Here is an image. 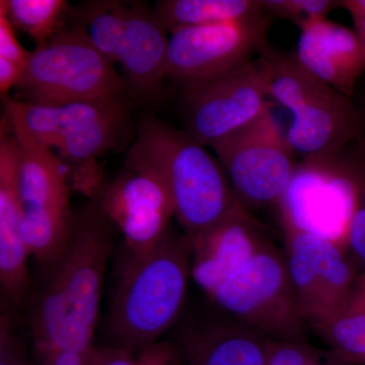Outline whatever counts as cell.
<instances>
[{"mask_svg": "<svg viewBox=\"0 0 365 365\" xmlns=\"http://www.w3.org/2000/svg\"><path fill=\"white\" fill-rule=\"evenodd\" d=\"M116 232L96 199L73 209L66 247L45 266V279L31 314V331L41 355L88 354L93 348Z\"/></svg>", "mask_w": 365, "mask_h": 365, "instance_id": "1", "label": "cell"}, {"mask_svg": "<svg viewBox=\"0 0 365 365\" xmlns=\"http://www.w3.org/2000/svg\"><path fill=\"white\" fill-rule=\"evenodd\" d=\"M124 167L150 173L163 182L174 217L189 239L242 205L220 160L186 132L153 115L138 122Z\"/></svg>", "mask_w": 365, "mask_h": 365, "instance_id": "2", "label": "cell"}, {"mask_svg": "<svg viewBox=\"0 0 365 365\" xmlns=\"http://www.w3.org/2000/svg\"><path fill=\"white\" fill-rule=\"evenodd\" d=\"M129 118L122 97L55 105L6 101L2 119L16 135L56 150L72 191L93 200L106 182L98 158L119 145Z\"/></svg>", "mask_w": 365, "mask_h": 365, "instance_id": "3", "label": "cell"}, {"mask_svg": "<svg viewBox=\"0 0 365 365\" xmlns=\"http://www.w3.org/2000/svg\"><path fill=\"white\" fill-rule=\"evenodd\" d=\"M190 275L191 242L172 227L150 253H127L106 319L115 346L137 354L158 342L181 314Z\"/></svg>", "mask_w": 365, "mask_h": 365, "instance_id": "4", "label": "cell"}, {"mask_svg": "<svg viewBox=\"0 0 365 365\" xmlns=\"http://www.w3.org/2000/svg\"><path fill=\"white\" fill-rule=\"evenodd\" d=\"M261 57L269 68V98L292 113L287 138L294 153L306 162L338 158L365 127L351 98L307 71L295 54L266 46Z\"/></svg>", "mask_w": 365, "mask_h": 365, "instance_id": "5", "label": "cell"}, {"mask_svg": "<svg viewBox=\"0 0 365 365\" xmlns=\"http://www.w3.org/2000/svg\"><path fill=\"white\" fill-rule=\"evenodd\" d=\"M16 88L24 102L51 105L127 97L130 91L85 29L69 23L31 51Z\"/></svg>", "mask_w": 365, "mask_h": 365, "instance_id": "6", "label": "cell"}, {"mask_svg": "<svg viewBox=\"0 0 365 365\" xmlns=\"http://www.w3.org/2000/svg\"><path fill=\"white\" fill-rule=\"evenodd\" d=\"M66 21L83 26L106 58L121 64L129 90L141 97L160 91L169 37L155 9L143 2L86 1L69 7Z\"/></svg>", "mask_w": 365, "mask_h": 365, "instance_id": "7", "label": "cell"}, {"mask_svg": "<svg viewBox=\"0 0 365 365\" xmlns=\"http://www.w3.org/2000/svg\"><path fill=\"white\" fill-rule=\"evenodd\" d=\"M209 299L273 341H304L306 322L287 256L267 244L223 281Z\"/></svg>", "mask_w": 365, "mask_h": 365, "instance_id": "8", "label": "cell"}, {"mask_svg": "<svg viewBox=\"0 0 365 365\" xmlns=\"http://www.w3.org/2000/svg\"><path fill=\"white\" fill-rule=\"evenodd\" d=\"M14 135L19 143L21 232L30 256L47 266L58 258L71 234L73 209L68 175L54 151Z\"/></svg>", "mask_w": 365, "mask_h": 365, "instance_id": "9", "label": "cell"}, {"mask_svg": "<svg viewBox=\"0 0 365 365\" xmlns=\"http://www.w3.org/2000/svg\"><path fill=\"white\" fill-rule=\"evenodd\" d=\"M245 208L278 203L294 176V153L271 109L211 146Z\"/></svg>", "mask_w": 365, "mask_h": 365, "instance_id": "10", "label": "cell"}, {"mask_svg": "<svg viewBox=\"0 0 365 365\" xmlns=\"http://www.w3.org/2000/svg\"><path fill=\"white\" fill-rule=\"evenodd\" d=\"M267 14L247 20L187 26L170 33L165 78L184 90L201 85L248 63L266 45Z\"/></svg>", "mask_w": 365, "mask_h": 365, "instance_id": "11", "label": "cell"}, {"mask_svg": "<svg viewBox=\"0 0 365 365\" xmlns=\"http://www.w3.org/2000/svg\"><path fill=\"white\" fill-rule=\"evenodd\" d=\"M268 85V64L258 55L234 71L187 88L185 132L201 145H215L271 109Z\"/></svg>", "mask_w": 365, "mask_h": 365, "instance_id": "12", "label": "cell"}, {"mask_svg": "<svg viewBox=\"0 0 365 365\" xmlns=\"http://www.w3.org/2000/svg\"><path fill=\"white\" fill-rule=\"evenodd\" d=\"M336 158L306 162L295 170L278 203L284 230L317 235L346 249L356 194L348 163Z\"/></svg>", "mask_w": 365, "mask_h": 365, "instance_id": "13", "label": "cell"}, {"mask_svg": "<svg viewBox=\"0 0 365 365\" xmlns=\"http://www.w3.org/2000/svg\"><path fill=\"white\" fill-rule=\"evenodd\" d=\"M285 256L300 314L317 331L344 302L356 279L345 249L295 230H284Z\"/></svg>", "mask_w": 365, "mask_h": 365, "instance_id": "14", "label": "cell"}, {"mask_svg": "<svg viewBox=\"0 0 365 365\" xmlns=\"http://www.w3.org/2000/svg\"><path fill=\"white\" fill-rule=\"evenodd\" d=\"M96 200L124 237L127 253L153 251L169 230L174 207L163 182L144 170L127 169L106 182Z\"/></svg>", "mask_w": 365, "mask_h": 365, "instance_id": "15", "label": "cell"}, {"mask_svg": "<svg viewBox=\"0 0 365 365\" xmlns=\"http://www.w3.org/2000/svg\"><path fill=\"white\" fill-rule=\"evenodd\" d=\"M19 190V143L1 120L0 127V285L11 304H21L30 288V274L23 232Z\"/></svg>", "mask_w": 365, "mask_h": 365, "instance_id": "16", "label": "cell"}, {"mask_svg": "<svg viewBox=\"0 0 365 365\" xmlns=\"http://www.w3.org/2000/svg\"><path fill=\"white\" fill-rule=\"evenodd\" d=\"M189 240L192 277L208 297L268 242L242 205Z\"/></svg>", "mask_w": 365, "mask_h": 365, "instance_id": "17", "label": "cell"}, {"mask_svg": "<svg viewBox=\"0 0 365 365\" xmlns=\"http://www.w3.org/2000/svg\"><path fill=\"white\" fill-rule=\"evenodd\" d=\"M300 29L297 60L307 71L351 98L357 81L365 71L364 47L355 31L313 16L297 24Z\"/></svg>", "mask_w": 365, "mask_h": 365, "instance_id": "18", "label": "cell"}, {"mask_svg": "<svg viewBox=\"0 0 365 365\" xmlns=\"http://www.w3.org/2000/svg\"><path fill=\"white\" fill-rule=\"evenodd\" d=\"M220 322L184 339L187 365H267L270 339L241 322Z\"/></svg>", "mask_w": 365, "mask_h": 365, "instance_id": "19", "label": "cell"}, {"mask_svg": "<svg viewBox=\"0 0 365 365\" xmlns=\"http://www.w3.org/2000/svg\"><path fill=\"white\" fill-rule=\"evenodd\" d=\"M155 11L169 33L187 26L230 23L265 14L263 0H160Z\"/></svg>", "mask_w": 365, "mask_h": 365, "instance_id": "20", "label": "cell"}, {"mask_svg": "<svg viewBox=\"0 0 365 365\" xmlns=\"http://www.w3.org/2000/svg\"><path fill=\"white\" fill-rule=\"evenodd\" d=\"M331 351L352 365H365V271L339 309L319 329Z\"/></svg>", "mask_w": 365, "mask_h": 365, "instance_id": "21", "label": "cell"}, {"mask_svg": "<svg viewBox=\"0 0 365 365\" xmlns=\"http://www.w3.org/2000/svg\"><path fill=\"white\" fill-rule=\"evenodd\" d=\"M71 4L66 0H1L0 9L14 29L23 31L36 46L41 45L66 25Z\"/></svg>", "mask_w": 365, "mask_h": 365, "instance_id": "22", "label": "cell"}, {"mask_svg": "<svg viewBox=\"0 0 365 365\" xmlns=\"http://www.w3.org/2000/svg\"><path fill=\"white\" fill-rule=\"evenodd\" d=\"M347 163L356 194L354 212L348 230L347 246L365 267V155Z\"/></svg>", "mask_w": 365, "mask_h": 365, "instance_id": "23", "label": "cell"}, {"mask_svg": "<svg viewBox=\"0 0 365 365\" xmlns=\"http://www.w3.org/2000/svg\"><path fill=\"white\" fill-rule=\"evenodd\" d=\"M265 14H273L299 24V21L313 18L326 16L336 7H340V1L333 0H263Z\"/></svg>", "mask_w": 365, "mask_h": 365, "instance_id": "24", "label": "cell"}, {"mask_svg": "<svg viewBox=\"0 0 365 365\" xmlns=\"http://www.w3.org/2000/svg\"><path fill=\"white\" fill-rule=\"evenodd\" d=\"M16 29L0 9V58L14 62L25 69L31 51H26L16 39Z\"/></svg>", "mask_w": 365, "mask_h": 365, "instance_id": "25", "label": "cell"}, {"mask_svg": "<svg viewBox=\"0 0 365 365\" xmlns=\"http://www.w3.org/2000/svg\"><path fill=\"white\" fill-rule=\"evenodd\" d=\"M180 353L167 341H158L136 354V365H180Z\"/></svg>", "mask_w": 365, "mask_h": 365, "instance_id": "26", "label": "cell"}, {"mask_svg": "<svg viewBox=\"0 0 365 365\" xmlns=\"http://www.w3.org/2000/svg\"><path fill=\"white\" fill-rule=\"evenodd\" d=\"M86 365H136V355L118 346L91 348L86 355Z\"/></svg>", "mask_w": 365, "mask_h": 365, "instance_id": "27", "label": "cell"}, {"mask_svg": "<svg viewBox=\"0 0 365 365\" xmlns=\"http://www.w3.org/2000/svg\"><path fill=\"white\" fill-rule=\"evenodd\" d=\"M13 330L11 319L2 314L0 321V365H21L19 343Z\"/></svg>", "mask_w": 365, "mask_h": 365, "instance_id": "28", "label": "cell"}, {"mask_svg": "<svg viewBox=\"0 0 365 365\" xmlns=\"http://www.w3.org/2000/svg\"><path fill=\"white\" fill-rule=\"evenodd\" d=\"M25 69L14 62L0 58V93L6 96L9 90L20 83Z\"/></svg>", "mask_w": 365, "mask_h": 365, "instance_id": "29", "label": "cell"}, {"mask_svg": "<svg viewBox=\"0 0 365 365\" xmlns=\"http://www.w3.org/2000/svg\"><path fill=\"white\" fill-rule=\"evenodd\" d=\"M86 355L76 352L52 351L45 353L42 356L44 365H86Z\"/></svg>", "mask_w": 365, "mask_h": 365, "instance_id": "30", "label": "cell"}, {"mask_svg": "<svg viewBox=\"0 0 365 365\" xmlns=\"http://www.w3.org/2000/svg\"><path fill=\"white\" fill-rule=\"evenodd\" d=\"M309 365H352L341 359L337 355L334 354L331 350L329 351H324V350H319L318 355Z\"/></svg>", "mask_w": 365, "mask_h": 365, "instance_id": "31", "label": "cell"}, {"mask_svg": "<svg viewBox=\"0 0 365 365\" xmlns=\"http://www.w3.org/2000/svg\"><path fill=\"white\" fill-rule=\"evenodd\" d=\"M340 6L347 9L352 19L365 18V0H343Z\"/></svg>", "mask_w": 365, "mask_h": 365, "instance_id": "32", "label": "cell"}, {"mask_svg": "<svg viewBox=\"0 0 365 365\" xmlns=\"http://www.w3.org/2000/svg\"><path fill=\"white\" fill-rule=\"evenodd\" d=\"M353 21H354L355 32L359 36L365 54V18L353 19Z\"/></svg>", "mask_w": 365, "mask_h": 365, "instance_id": "33", "label": "cell"}, {"mask_svg": "<svg viewBox=\"0 0 365 365\" xmlns=\"http://www.w3.org/2000/svg\"><path fill=\"white\" fill-rule=\"evenodd\" d=\"M359 110L360 113H361L362 115V119H364V125H365V100L364 102H361V106H360Z\"/></svg>", "mask_w": 365, "mask_h": 365, "instance_id": "34", "label": "cell"}]
</instances>
